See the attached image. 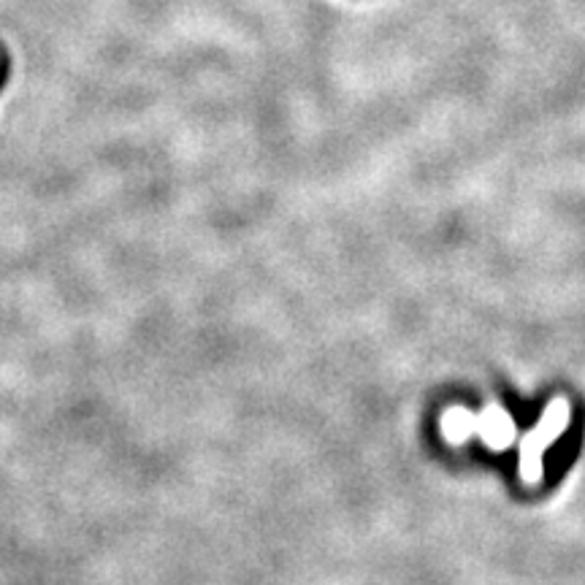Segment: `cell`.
I'll return each instance as SVG.
<instances>
[{
  "instance_id": "cell-1",
  "label": "cell",
  "mask_w": 585,
  "mask_h": 585,
  "mask_svg": "<svg viewBox=\"0 0 585 585\" xmlns=\"http://www.w3.org/2000/svg\"><path fill=\"white\" fill-rule=\"evenodd\" d=\"M566 426H569V402L566 399H556L542 412L540 423L526 434L524 442H520L517 472H520V480H524L526 485H537L542 480V472H545L542 455L566 431Z\"/></svg>"
},
{
  "instance_id": "cell-2",
  "label": "cell",
  "mask_w": 585,
  "mask_h": 585,
  "mask_svg": "<svg viewBox=\"0 0 585 585\" xmlns=\"http://www.w3.org/2000/svg\"><path fill=\"white\" fill-rule=\"evenodd\" d=\"M477 434L491 450H507L515 442V423L507 410L491 404L483 415H477Z\"/></svg>"
},
{
  "instance_id": "cell-3",
  "label": "cell",
  "mask_w": 585,
  "mask_h": 585,
  "mask_svg": "<svg viewBox=\"0 0 585 585\" xmlns=\"http://www.w3.org/2000/svg\"><path fill=\"white\" fill-rule=\"evenodd\" d=\"M442 431L447 436V442H467L475 431H477V415H472L469 410L464 407H455V410H447L444 418H442Z\"/></svg>"
}]
</instances>
